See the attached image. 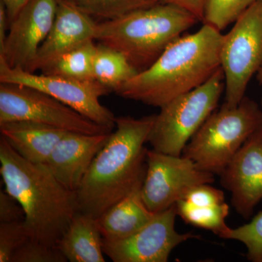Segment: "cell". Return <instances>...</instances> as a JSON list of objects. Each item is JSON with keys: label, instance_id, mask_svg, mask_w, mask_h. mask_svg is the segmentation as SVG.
Masks as SVG:
<instances>
[{"label": "cell", "instance_id": "26", "mask_svg": "<svg viewBox=\"0 0 262 262\" xmlns=\"http://www.w3.org/2000/svg\"><path fill=\"white\" fill-rule=\"evenodd\" d=\"M29 238L24 221L0 222V262H10L15 251Z\"/></svg>", "mask_w": 262, "mask_h": 262}, {"label": "cell", "instance_id": "17", "mask_svg": "<svg viewBox=\"0 0 262 262\" xmlns=\"http://www.w3.org/2000/svg\"><path fill=\"white\" fill-rule=\"evenodd\" d=\"M0 133L24 159L43 165L68 132L37 122L13 121L0 124Z\"/></svg>", "mask_w": 262, "mask_h": 262}, {"label": "cell", "instance_id": "12", "mask_svg": "<svg viewBox=\"0 0 262 262\" xmlns=\"http://www.w3.org/2000/svg\"><path fill=\"white\" fill-rule=\"evenodd\" d=\"M58 0H31L10 24L0 58L11 68L35 73L38 52L51 30Z\"/></svg>", "mask_w": 262, "mask_h": 262}, {"label": "cell", "instance_id": "31", "mask_svg": "<svg viewBox=\"0 0 262 262\" xmlns=\"http://www.w3.org/2000/svg\"><path fill=\"white\" fill-rule=\"evenodd\" d=\"M256 77H257L258 82H259V84L262 85V64L261 67H260L259 70L258 71L257 75H256ZM261 106H262V98H261Z\"/></svg>", "mask_w": 262, "mask_h": 262}, {"label": "cell", "instance_id": "28", "mask_svg": "<svg viewBox=\"0 0 262 262\" xmlns=\"http://www.w3.org/2000/svg\"><path fill=\"white\" fill-rule=\"evenodd\" d=\"M203 1L204 0H160L161 3H167L181 7L192 13L199 21L203 20Z\"/></svg>", "mask_w": 262, "mask_h": 262}, {"label": "cell", "instance_id": "29", "mask_svg": "<svg viewBox=\"0 0 262 262\" xmlns=\"http://www.w3.org/2000/svg\"><path fill=\"white\" fill-rule=\"evenodd\" d=\"M4 3L8 14V22L10 24L14 20L17 15L20 13L31 0H1Z\"/></svg>", "mask_w": 262, "mask_h": 262}, {"label": "cell", "instance_id": "22", "mask_svg": "<svg viewBox=\"0 0 262 262\" xmlns=\"http://www.w3.org/2000/svg\"><path fill=\"white\" fill-rule=\"evenodd\" d=\"M91 18L99 21L120 18L161 3L160 0H69Z\"/></svg>", "mask_w": 262, "mask_h": 262}, {"label": "cell", "instance_id": "21", "mask_svg": "<svg viewBox=\"0 0 262 262\" xmlns=\"http://www.w3.org/2000/svg\"><path fill=\"white\" fill-rule=\"evenodd\" d=\"M96 40H91L82 46L62 55L42 74L61 76L72 80L80 81L96 80L94 61L96 51Z\"/></svg>", "mask_w": 262, "mask_h": 262}, {"label": "cell", "instance_id": "9", "mask_svg": "<svg viewBox=\"0 0 262 262\" xmlns=\"http://www.w3.org/2000/svg\"><path fill=\"white\" fill-rule=\"evenodd\" d=\"M0 82L39 90L101 126L112 130L116 126V117L100 102V98L111 91L97 80L80 81L61 76L36 75L21 69L11 68L0 58Z\"/></svg>", "mask_w": 262, "mask_h": 262}, {"label": "cell", "instance_id": "8", "mask_svg": "<svg viewBox=\"0 0 262 262\" xmlns=\"http://www.w3.org/2000/svg\"><path fill=\"white\" fill-rule=\"evenodd\" d=\"M13 121L37 122L67 132L90 135L113 131L42 91L22 84L0 82V124Z\"/></svg>", "mask_w": 262, "mask_h": 262}, {"label": "cell", "instance_id": "14", "mask_svg": "<svg viewBox=\"0 0 262 262\" xmlns=\"http://www.w3.org/2000/svg\"><path fill=\"white\" fill-rule=\"evenodd\" d=\"M97 23L69 0H58L53 25L38 52L36 70L42 71L67 52L96 40Z\"/></svg>", "mask_w": 262, "mask_h": 262}, {"label": "cell", "instance_id": "19", "mask_svg": "<svg viewBox=\"0 0 262 262\" xmlns=\"http://www.w3.org/2000/svg\"><path fill=\"white\" fill-rule=\"evenodd\" d=\"M103 237L96 219L78 211L56 247L70 262H104Z\"/></svg>", "mask_w": 262, "mask_h": 262}, {"label": "cell", "instance_id": "18", "mask_svg": "<svg viewBox=\"0 0 262 262\" xmlns=\"http://www.w3.org/2000/svg\"><path fill=\"white\" fill-rule=\"evenodd\" d=\"M143 183L136 186L128 194L112 206L98 219V225L103 239L120 241L139 232L152 220L155 213L144 204L141 195Z\"/></svg>", "mask_w": 262, "mask_h": 262}, {"label": "cell", "instance_id": "27", "mask_svg": "<svg viewBox=\"0 0 262 262\" xmlns=\"http://www.w3.org/2000/svg\"><path fill=\"white\" fill-rule=\"evenodd\" d=\"M25 220V212L16 200L6 191H0V222H20Z\"/></svg>", "mask_w": 262, "mask_h": 262}, {"label": "cell", "instance_id": "11", "mask_svg": "<svg viewBox=\"0 0 262 262\" xmlns=\"http://www.w3.org/2000/svg\"><path fill=\"white\" fill-rule=\"evenodd\" d=\"M176 204L160 213L139 232L120 241L103 239V253L114 262H166L172 251L188 239L201 236L181 234L175 229Z\"/></svg>", "mask_w": 262, "mask_h": 262}, {"label": "cell", "instance_id": "5", "mask_svg": "<svg viewBox=\"0 0 262 262\" xmlns=\"http://www.w3.org/2000/svg\"><path fill=\"white\" fill-rule=\"evenodd\" d=\"M262 126L259 105L245 96L235 107L225 103L214 111L183 150L182 156L220 176L237 151Z\"/></svg>", "mask_w": 262, "mask_h": 262}, {"label": "cell", "instance_id": "23", "mask_svg": "<svg viewBox=\"0 0 262 262\" xmlns=\"http://www.w3.org/2000/svg\"><path fill=\"white\" fill-rule=\"evenodd\" d=\"M257 0H204L203 24L222 32L235 22Z\"/></svg>", "mask_w": 262, "mask_h": 262}, {"label": "cell", "instance_id": "2", "mask_svg": "<svg viewBox=\"0 0 262 262\" xmlns=\"http://www.w3.org/2000/svg\"><path fill=\"white\" fill-rule=\"evenodd\" d=\"M223 34L203 24L194 34L181 36L151 67L116 91L120 97L161 108L209 80L221 67Z\"/></svg>", "mask_w": 262, "mask_h": 262}, {"label": "cell", "instance_id": "24", "mask_svg": "<svg viewBox=\"0 0 262 262\" xmlns=\"http://www.w3.org/2000/svg\"><path fill=\"white\" fill-rule=\"evenodd\" d=\"M225 239H234L245 245L248 260L262 262V211L248 224L231 229Z\"/></svg>", "mask_w": 262, "mask_h": 262}, {"label": "cell", "instance_id": "16", "mask_svg": "<svg viewBox=\"0 0 262 262\" xmlns=\"http://www.w3.org/2000/svg\"><path fill=\"white\" fill-rule=\"evenodd\" d=\"M177 215L187 225L211 231L225 239L231 228L226 224L229 212L223 191L209 184L192 187L176 203Z\"/></svg>", "mask_w": 262, "mask_h": 262}, {"label": "cell", "instance_id": "20", "mask_svg": "<svg viewBox=\"0 0 262 262\" xmlns=\"http://www.w3.org/2000/svg\"><path fill=\"white\" fill-rule=\"evenodd\" d=\"M94 69L96 80L111 92H116L122 84L138 74L126 57L120 52L99 42L96 46Z\"/></svg>", "mask_w": 262, "mask_h": 262}, {"label": "cell", "instance_id": "4", "mask_svg": "<svg viewBox=\"0 0 262 262\" xmlns=\"http://www.w3.org/2000/svg\"><path fill=\"white\" fill-rule=\"evenodd\" d=\"M198 21L181 7L159 3L98 22L95 39L120 52L139 73L151 67L171 43Z\"/></svg>", "mask_w": 262, "mask_h": 262}, {"label": "cell", "instance_id": "25", "mask_svg": "<svg viewBox=\"0 0 262 262\" xmlns=\"http://www.w3.org/2000/svg\"><path fill=\"white\" fill-rule=\"evenodd\" d=\"M56 246H48L29 238L13 253L10 262H66Z\"/></svg>", "mask_w": 262, "mask_h": 262}, {"label": "cell", "instance_id": "15", "mask_svg": "<svg viewBox=\"0 0 262 262\" xmlns=\"http://www.w3.org/2000/svg\"><path fill=\"white\" fill-rule=\"evenodd\" d=\"M111 133L90 135L68 132L43 165L62 185L76 192Z\"/></svg>", "mask_w": 262, "mask_h": 262}, {"label": "cell", "instance_id": "1", "mask_svg": "<svg viewBox=\"0 0 262 262\" xmlns=\"http://www.w3.org/2000/svg\"><path fill=\"white\" fill-rule=\"evenodd\" d=\"M155 115L116 117L115 130L94 158L76 192L79 211L98 220L144 182L148 136Z\"/></svg>", "mask_w": 262, "mask_h": 262}, {"label": "cell", "instance_id": "6", "mask_svg": "<svg viewBox=\"0 0 262 262\" xmlns=\"http://www.w3.org/2000/svg\"><path fill=\"white\" fill-rule=\"evenodd\" d=\"M225 87L220 67L204 84L162 106L148 136L152 149L182 156L184 147L218 106Z\"/></svg>", "mask_w": 262, "mask_h": 262}, {"label": "cell", "instance_id": "3", "mask_svg": "<svg viewBox=\"0 0 262 262\" xmlns=\"http://www.w3.org/2000/svg\"><path fill=\"white\" fill-rule=\"evenodd\" d=\"M0 163L5 190L24 208L31 238L56 246L80 211L76 192L62 185L44 165L22 158L2 136Z\"/></svg>", "mask_w": 262, "mask_h": 262}, {"label": "cell", "instance_id": "10", "mask_svg": "<svg viewBox=\"0 0 262 262\" xmlns=\"http://www.w3.org/2000/svg\"><path fill=\"white\" fill-rule=\"evenodd\" d=\"M214 181V174L189 158L148 149L141 195L150 211L160 213L175 205L192 187Z\"/></svg>", "mask_w": 262, "mask_h": 262}, {"label": "cell", "instance_id": "30", "mask_svg": "<svg viewBox=\"0 0 262 262\" xmlns=\"http://www.w3.org/2000/svg\"><path fill=\"white\" fill-rule=\"evenodd\" d=\"M9 29L8 14L4 3L0 0V50L4 46L6 40L7 30Z\"/></svg>", "mask_w": 262, "mask_h": 262}, {"label": "cell", "instance_id": "13", "mask_svg": "<svg viewBox=\"0 0 262 262\" xmlns=\"http://www.w3.org/2000/svg\"><path fill=\"white\" fill-rule=\"evenodd\" d=\"M232 205L245 220L262 200V126L244 143L220 175Z\"/></svg>", "mask_w": 262, "mask_h": 262}, {"label": "cell", "instance_id": "7", "mask_svg": "<svg viewBox=\"0 0 262 262\" xmlns=\"http://www.w3.org/2000/svg\"><path fill=\"white\" fill-rule=\"evenodd\" d=\"M220 61L225 75V103L235 107L262 64V0L246 10L224 35Z\"/></svg>", "mask_w": 262, "mask_h": 262}]
</instances>
